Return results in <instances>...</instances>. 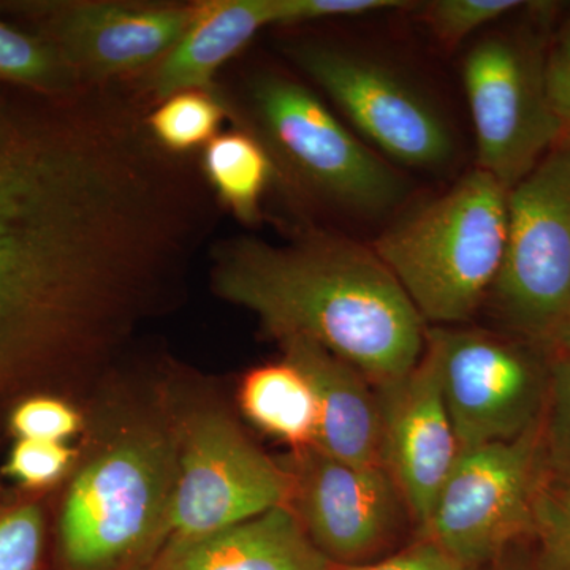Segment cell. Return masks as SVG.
<instances>
[{"instance_id":"10","label":"cell","mask_w":570,"mask_h":570,"mask_svg":"<svg viewBox=\"0 0 570 570\" xmlns=\"http://www.w3.org/2000/svg\"><path fill=\"white\" fill-rule=\"evenodd\" d=\"M292 58L390 159L407 167H444L455 153L452 130L419 86L387 62L325 43L292 47Z\"/></svg>"},{"instance_id":"27","label":"cell","mask_w":570,"mask_h":570,"mask_svg":"<svg viewBox=\"0 0 570 570\" xmlns=\"http://www.w3.org/2000/svg\"><path fill=\"white\" fill-rule=\"evenodd\" d=\"M10 426L20 439L67 442L80 433L85 420L77 407L61 397L33 396L14 407Z\"/></svg>"},{"instance_id":"4","label":"cell","mask_w":570,"mask_h":570,"mask_svg":"<svg viewBox=\"0 0 570 570\" xmlns=\"http://www.w3.org/2000/svg\"><path fill=\"white\" fill-rule=\"evenodd\" d=\"M509 190L475 168L374 243L423 321H468L490 294L508 243Z\"/></svg>"},{"instance_id":"22","label":"cell","mask_w":570,"mask_h":570,"mask_svg":"<svg viewBox=\"0 0 570 570\" xmlns=\"http://www.w3.org/2000/svg\"><path fill=\"white\" fill-rule=\"evenodd\" d=\"M540 436L550 478L570 480V351L551 348Z\"/></svg>"},{"instance_id":"31","label":"cell","mask_w":570,"mask_h":570,"mask_svg":"<svg viewBox=\"0 0 570 570\" xmlns=\"http://www.w3.org/2000/svg\"><path fill=\"white\" fill-rule=\"evenodd\" d=\"M553 347L566 348V351H570V311L568 318H566L564 325H562L560 333H558L557 341H554L553 346L550 348Z\"/></svg>"},{"instance_id":"9","label":"cell","mask_w":570,"mask_h":570,"mask_svg":"<svg viewBox=\"0 0 570 570\" xmlns=\"http://www.w3.org/2000/svg\"><path fill=\"white\" fill-rule=\"evenodd\" d=\"M546 55L523 36L475 45L463 66L478 168L512 189L564 135L547 99Z\"/></svg>"},{"instance_id":"6","label":"cell","mask_w":570,"mask_h":570,"mask_svg":"<svg viewBox=\"0 0 570 570\" xmlns=\"http://www.w3.org/2000/svg\"><path fill=\"white\" fill-rule=\"evenodd\" d=\"M490 294L513 330L553 346L570 311V134L509 190L508 243Z\"/></svg>"},{"instance_id":"16","label":"cell","mask_w":570,"mask_h":570,"mask_svg":"<svg viewBox=\"0 0 570 570\" xmlns=\"http://www.w3.org/2000/svg\"><path fill=\"white\" fill-rule=\"evenodd\" d=\"M145 570H336L287 505L204 538L168 542Z\"/></svg>"},{"instance_id":"20","label":"cell","mask_w":570,"mask_h":570,"mask_svg":"<svg viewBox=\"0 0 570 570\" xmlns=\"http://www.w3.org/2000/svg\"><path fill=\"white\" fill-rule=\"evenodd\" d=\"M225 115L223 102L212 92L190 89L163 100L145 126L164 151L183 154L214 140Z\"/></svg>"},{"instance_id":"32","label":"cell","mask_w":570,"mask_h":570,"mask_svg":"<svg viewBox=\"0 0 570 570\" xmlns=\"http://www.w3.org/2000/svg\"><path fill=\"white\" fill-rule=\"evenodd\" d=\"M493 570H532V569H520L515 568V566L505 564V562H501V564L497 566V569Z\"/></svg>"},{"instance_id":"17","label":"cell","mask_w":570,"mask_h":570,"mask_svg":"<svg viewBox=\"0 0 570 570\" xmlns=\"http://www.w3.org/2000/svg\"><path fill=\"white\" fill-rule=\"evenodd\" d=\"M193 20L151 75L153 96L209 91L216 71L266 26L277 24V0H208L194 3Z\"/></svg>"},{"instance_id":"15","label":"cell","mask_w":570,"mask_h":570,"mask_svg":"<svg viewBox=\"0 0 570 570\" xmlns=\"http://www.w3.org/2000/svg\"><path fill=\"white\" fill-rule=\"evenodd\" d=\"M284 358L309 379L318 401L314 448L356 466H384L376 389L351 363L305 340L281 341Z\"/></svg>"},{"instance_id":"29","label":"cell","mask_w":570,"mask_h":570,"mask_svg":"<svg viewBox=\"0 0 570 570\" xmlns=\"http://www.w3.org/2000/svg\"><path fill=\"white\" fill-rule=\"evenodd\" d=\"M336 570H479L464 564L455 557L434 543L433 540L419 538L407 549L397 551L393 557L381 561L365 562L358 566H336Z\"/></svg>"},{"instance_id":"11","label":"cell","mask_w":570,"mask_h":570,"mask_svg":"<svg viewBox=\"0 0 570 570\" xmlns=\"http://www.w3.org/2000/svg\"><path fill=\"white\" fill-rule=\"evenodd\" d=\"M461 450L512 441L539 425L549 370L531 352L472 330H426Z\"/></svg>"},{"instance_id":"18","label":"cell","mask_w":570,"mask_h":570,"mask_svg":"<svg viewBox=\"0 0 570 570\" xmlns=\"http://www.w3.org/2000/svg\"><path fill=\"white\" fill-rule=\"evenodd\" d=\"M238 404L247 420L291 450L316 444L318 401L306 374L287 358L243 376Z\"/></svg>"},{"instance_id":"7","label":"cell","mask_w":570,"mask_h":570,"mask_svg":"<svg viewBox=\"0 0 570 570\" xmlns=\"http://www.w3.org/2000/svg\"><path fill=\"white\" fill-rule=\"evenodd\" d=\"M253 104L269 151L318 197L365 216L389 212L406 197V179L305 86L265 75L255 81Z\"/></svg>"},{"instance_id":"13","label":"cell","mask_w":570,"mask_h":570,"mask_svg":"<svg viewBox=\"0 0 570 570\" xmlns=\"http://www.w3.org/2000/svg\"><path fill=\"white\" fill-rule=\"evenodd\" d=\"M194 3L85 2L37 7L43 39L75 80H110L157 63L175 47Z\"/></svg>"},{"instance_id":"1","label":"cell","mask_w":570,"mask_h":570,"mask_svg":"<svg viewBox=\"0 0 570 570\" xmlns=\"http://www.w3.org/2000/svg\"><path fill=\"white\" fill-rule=\"evenodd\" d=\"M154 142L88 89L0 97V389L91 376L175 285L204 208Z\"/></svg>"},{"instance_id":"23","label":"cell","mask_w":570,"mask_h":570,"mask_svg":"<svg viewBox=\"0 0 570 570\" xmlns=\"http://www.w3.org/2000/svg\"><path fill=\"white\" fill-rule=\"evenodd\" d=\"M539 554L532 570H570V480H547L535 504Z\"/></svg>"},{"instance_id":"19","label":"cell","mask_w":570,"mask_h":570,"mask_svg":"<svg viewBox=\"0 0 570 570\" xmlns=\"http://www.w3.org/2000/svg\"><path fill=\"white\" fill-rule=\"evenodd\" d=\"M204 174L223 204L238 219L253 223L273 175V160L264 142L230 130L206 145Z\"/></svg>"},{"instance_id":"26","label":"cell","mask_w":570,"mask_h":570,"mask_svg":"<svg viewBox=\"0 0 570 570\" xmlns=\"http://www.w3.org/2000/svg\"><path fill=\"white\" fill-rule=\"evenodd\" d=\"M45 520L39 504L28 502L0 515V570H39Z\"/></svg>"},{"instance_id":"8","label":"cell","mask_w":570,"mask_h":570,"mask_svg":"<svg viewBox=\"0 0 570 570\" xmlns=\"http://www.w3.org/2000/svg\"><path fill=\"white\" fill-rule=\"evenodd\" d=\"M550 479L540 423L512 441L461 450L420 538L479 569L534 532L535 504Z\"/></svg>"},{"instance_id":"2","label":"cell","mask_w":570,"mask_h":570,"mask_svg":"<svg viewBox=\"0 0 570 570\" xmlns=\"http://www.w3.org/2000/svg\"><path fill=\"white\" fill-rule=\"evenodd\" d=\"M216 294L277 341L317 344L379 385L417 365L425 321L373 247L333 235L287 246L239 238L216 250Z\"/></svg>"},{"instance_id":"28","label":"cell","mask_w":570,"mask_h":570,"mask_svg":"<svg viewBox=\"0 0 570 570\" xmlns=\"http://www.w3.org/2000/svg\"><path fill=\"white\" fill-rule=\"evenodd\" d=\"M404 6L396 0H277V24L363 17Z\"/></svg>"},{"instance_id":"3","label":"cell","mask_w":570,"mask_h":570,"mask_svg":"<svg viewBox=\"0 0 570 570\" xmlns=\"http://www.w3.org/2000/svg\"><path fill=\"white\" fill-rule=\"evenodd\" d=\"M108 426L80 453L63 494L62 570H145L164 543L176 479L164 397Z\"/></svg>"},{"instance_id":"24","label":"cell","mask_w":570,"mask_h":570,"mask_svg":"<svg viewBox=\"0 0 570 570\" xmlns=\"http://www.w3.org/2000/svg\"><path fill=\"white\" fill-rule=\"evenodd\" d=\"M521 6L519 0H436L423 7L422 20L442 45L455 47Z\"/></svg>"},{"instance_id":"30","label":"cell","mask_w":570,"mask_h":570,"mask_svg":"<svg viewBox=\"0 0 570 570\" xmlns=\"http://www.w3.org/2000/svg\"><path fill=\"white\" fill-rule=\"evenodd\" d=\"M543 80L551 110L570 134V21L547 51Z\"/></svg>"},{"instance_id":"12","label":"cell","mask_w":570,"mask_h":570,"mask_svg":"<svg viewBox=\"0 0 570 570\" xmlns=\"http://www.w3.org/2000/svg\"><path fill=\"white\" fill-rule=\"evenodd\" d=\"M288 479L287 508L335 566L371 562L396 534L406 502L382 466H356L311 448L277 459Z\"/></svg>"},{"instance_id":"21","label":"cell","mask_w":570,"mask_h":570,"mask_svg":"<svg viewBox=\"0 0 570 570\" xmlns=\"http://www.w3.org/2000/svg\"><path fill=\"white\" fill-rule=\"evenodd\" d=\"M0 80L41 94L75 91L77 80L43 37L0 21Z\"/></svg>"},{"instance_id":"25","label":"cell","mask_w":570,"mask_h":570,"mask_svg":"<svg viewBox=\"0 0 570 570\" xmlns=\"http://www.w3.org/2000/svg\"><path fill=\"white\" fill-rule=\"evenodd\" d=\"M78 459L80 452L66 442L20 439L3 471L26 489L43 490L70 474Z\"/></svg>"},{"instance_id":"14","label":"cell","mask_w":570,"mask_h":570,"mask_svg":"<svg viewBox=\"0 0 570 570\" xmlns=\"http://www.w3.org/2000/svg\"><path fill=\"white\" fill-rule=\"evenodd\" d=\"M374 389L381 407L384 466L409 515L423 527L461 452L442 393L436 351L426 341L417 365Z\"/></svg>"},{"instance_id":"5","label":"cell","mask_w":570,"mask_h":570,"mask_svg":"<svg viewBox=\"0 0 570 570\" xmlns=\"http://www.w3.org/2000/svg\"><path fill=\"white\" fill-rule=\"evenodd\" d=\"M164 404L175 436L176 479L163 546L287 504L288 479L279 461L262 452L224 409L175 396H165Z\"/></svg>"}]
</instances>
